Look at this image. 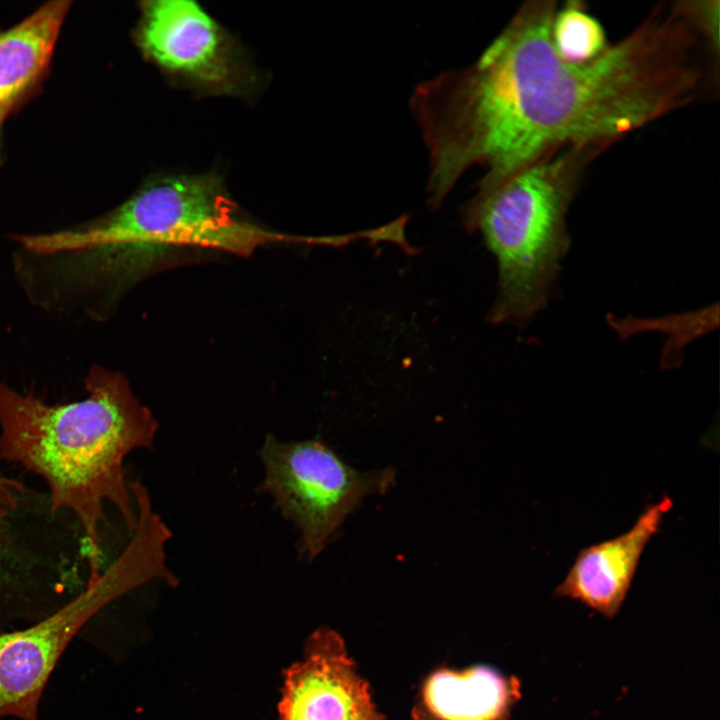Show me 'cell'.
<instances>
[{
    "instance_id": "cell-15",
    "label": "cell",
    "mask_w": 720,
    "mask_h": 720,
    "mask_svg": "<svg viewBox=\"0 0 720 720\" xmlns=\"http://www.w3.org/2000/svg\"><path fill=\"white\" fill-rule=\"evenodd\" d=\"M6 551L5 537L0 526V568L3 563L4 552Z\"/></svg>"
},
{
    "instance_id": "cell-14",
    "label": "cell",
    "mask_w": 720,
    "mask_h": 720,
    "mask_svg": "<svg viewBox=\"0 0 720 720\" xmlns=\"http://www.w3.org/2000/svg\"><path fill=\"white\" fill-rule=\"evenodd\" d=\"M23 490L22 484L14 479L0 474V519L8 515L17 507V493Z\"/></svg>"
},
{
    "instance_id": "cell-13",
    "label": "cell",
    "mask_w": 720,
    "mask_h": 720,
    "mask_svg": "<svg viewBox=\"0 0 720 720\" xmlns=\"http://www.w3.org/2000/svg\"><path fill=\"white\" fill-rule=\"evenodd\" d=\"M674 9L686 20L698 37L705 42L710 54L718 59L719 1L677 2Z\"/></svg>"
},
{
    "instance_id": "cell-4",
    "label": "cell",
    "mask_w": 720,
    "mask_h": 720,
    "mask_svg": "<svg viewBox=\"0 0 720 720\" xmlns=\"http://www.w3.org/2000/svg\"><path fill=\"white\" fill-rule=\"evenodd\" d=\"M599 153L569 148L549 154L466 204L464 227L482 234L498 264L490 322L524 325L546 306L570 245L568 207L582 171Z\"/></svg>"
},
{
    "instance_id": "cell-2",
    "label": "cell",
    "mask_w": 720,
    "mask_h": 720,
    "mask_svg": "<svg viewBox=\"0 0 720 720\" xmlns=\"http://www.w3.org/2000/svg\"><path fill=\"white\" fill-rule=\"evenodd\" d=\"M14 240L32 256L33 280L49 308L102 318L131 286L182 252L248 256L289 237L237 216L214 177L176 176L144 186L88 225Z\"/></svg>"
},
{
    "instance_id": "cell-6",
    "label": "cell",
    "mask_w": 720,
    "mask_h": 720,
    "mask_svg": "<svg viewBox=\"0 0 720 720\" xmlns=\"http://www.w3.org/2000/svg\"><path fill=\"white\" fill-rule=\"evenodd\" d=\"M158 574L151 549L131 538L113 564L65 606L29 628L0 633V718L39 720L43 690L80 628L107 603Z\"/></svg>"
},
{
    "instance_id": "cell-10",
    "label": "cell",
    "mask_w": 720,
    "mask_h": 720,
    "mask_svg": "<svg viewBox=\"0 0 720 720\" xmlns=\"http://www.w3.org/2000/svg\"><path fill=\"white\" fill-rule=\"evenodd\" d=\"M521 681L489 666L439 670L429 676L416 720H508L521 699Z\"/></svg>"
},
{
    "instance_id": "cell-8",
    "label": "cell",
    "mask_w": 720,
    "mask_h": 720,
    "mask_svg": "<svg viewBox=\"0 0 720 720\" xmlns=\"http://www.w3.org/2000/svg\"><path fill=\"white\" fill-rule=\"evenodd\" d=\"M279 711L281 720H384L343 639L329 629L314 632L286 672Z\"/></svg>"
},
{
    "instance_id": "cell-9",
    "label": "cell",
    "mask_w": 720,
    "mask_h": 720,
    "mask_svg": "<svg viewBox=\"0 0 720 720\" xmlns=\"http://www.w3.org/2000/svg\"><path fill=\"white\" fill-rule=\"evenodd\" d=\"M673 503L663 496L645 507L633 526L614 538L583 547L554 596L585 605L607 619L620 611L641 556Z\"/></svg>"
},
{
    "instance_id": "cell-12",
    "label": "cell",
    "mask_w": 720,
    "mask_h": 720,
    "mask_svg": "<svg viewBox=\"0 0 720 720\" xmlns=\"http://www.w3.org/2000/svg\"><path fill=\"white\" fill-rule=\"evenodd\" d=\"M551 38L556 52L566 61L588 63L602 55L608 46L602 24L578 1L556 9Z\"/></svg>"
},
{
    "instance_id": "cell-3",
    "label": "cell",
    "mask_w": 720,
    "mask_h": 720,
    "mask_svg": "<svg viewBox=\"0 0 720 720\" xmlns=\"http://www.w3.org/2000/svg\"><path fill=\"white\" fill-rule=\"evenodd\" d=\"M87 396L50 405L0 381V461L40 475L51 492L52 513L77 517L88 546L87 584L101 575L104 503L120 513L129 533L137 510L123 462L135 449L153 445L158 422L119 372L95 365L85 378Z\"/></svg>"
},
{
    "instance_id": "cell-1",
    "label": "cell",
    "mask_w": 720,
    "mask_h": 720,
    "mask_svg": "<svg viewBox=\"0 0 720 720\" xmlns=\"http://www.w3.org/2000/svg\"><path fill=\"white\" fill-rule=\"evenodd\" d=\"M554 1L526 2L472 64L422 82L410 100L429 157L427 191L444 199L484 168L482 195L524 166L569 148L601 152L693 102L704 83L699 38L655 9L595 60L555 50Z\"/></svg>"
},
{
    "instance_id": "cell-11",
    "label": "cell",
    "mask_w": 720,
    "mask_h": 720,
    "mask_svg": "<svg viewBox=\"0 0 720 720\" xmlns=\"http://www.w3.org/2000/svg\"><path fill=\"white\" fill-rule=\"evenodd\" d=\"M68 1H53L0 35V108L11 103L47 66Z\"/></svg>"
},
{
    "instance_id": "cell-7",
    "label": "cell",
    "mask_w": 720,
    "mask_h": 720,
    "mask_svg": "<svg viewBox=\"0 0 720 720\" xmlns=\"http://www.w3.org/2000/svg\"><path fill=\"white\" fill-rule=\"evenodd\" d=\"M138 40L155 64L193 84L225 90L237 83L239 71L229 41L194 1L143 3Z\"/></svg>"
},
{
    "instance_id": "cell-5",
    "label": "cell",
    "mask_w": 720,
    "mask_h": 720,
    "mask_svg": "<svg viewBox=\"0 0 720 720\" xmlns=\"http://www.w3.org/2000/svg\"><path fill=\"white\" fill-rule=\"evenodd\" d=\"M260 457L262 489L298 529L299 555L309 561L365 497L385 493L395 482L391 468L358 471L318 440L282 442L269 434Z\"/></svg>"
}]
</instances>
